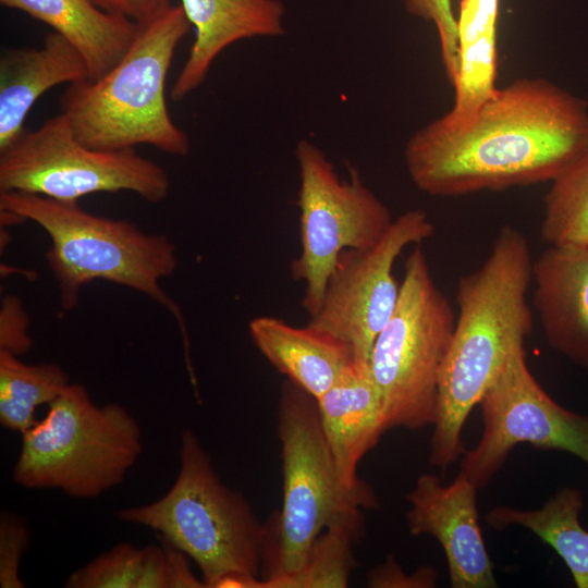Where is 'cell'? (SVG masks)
Here are the masks:
<instances>
[{"label":"cell","mask_w":588,"mask_h":588,"mask_svg":"<svg viewBox=\"0 0 588 588\" xmlns=\"http://www.w3.org/2000/svg\"><path fill=\"white\" fill-rule=\"evenodd\" d=\"M588 148V102L546 78L497 88L471 120L442 117L409 137L414 185L436 197L552 182Z\"/></svg>","instance_id":"cell-1"},{"label":"cell","mask_w":588,"mask_h":588,"mask_svg":"<svg viewBox=\"0 0 588 588\" xmlns=\"http://www.w3.org/2000/svg\"><path fill=\"white\" fill-rule=\"evenodd\" d=\"M534 259L525 234L503 225L475 271L458 279V315L444 358L430 441L431 465L446 470L465 453L466 419L534 326L527 293Z\"/></svg>","instance_id":"cell-2"},{"label":"cell","mask_w":588,"mask_h":588,"mask_svg":"<svg viewBox=\"0 0 588 588\" xmlns=\"http://www.w3.org/2000/svg\"><path fill=\"white\" fill-rule=\"evenodd\" d=\"M0 210L4 220L33 221L50 237L46 257L64 310L73 309L82 286L95 280L145 294L177 322L193 375L183 314L161 287V280L172 275L177 267L175 246L167 236L146 233L127 220L93 215L77 203L23 192H0Z\"/></svg>","instance_id":"cell-3"},{"label":"cell","mask_w":588,"mask_h":588,"mask_svg":"<svg viewBox=\"0 0 588 588\" xmlns=\"http://www.w3.org/2000/svg\"><path fill=\"white\" fill-rule=\"evenodd\" d=\"M191 27L181 4L172 5L137 24L130 48L107 73L69 84L61 112L82 144L100 150L150 145L176 157L189 154L187 134L168 111L166 78L175 49Z\"/></svg>","instance_id":"cell-4"},{"label":"cell","mask_w":588,"mask_h":588,"mask_svg":"<svg viewBox=\"0 0 588 588\" xmlns=\"http://www.w3.org/2000/svg\"><path fill=\"white\" fill-rule=\"evenodd\" d=\"M283 494L267 525L260 573L262 588L298 573L319 535L338 525L364 528L363 510L379 506L367 483L348 488L338 475L318 413L317 400L290 380L278 406Z\"/></svg>","instance_id":"cell-5"},{"label":"cell","mask_w":588,"mask_h":588,"mask_svg":"<svg viewBox=\"0 0 588 588\" xmlns=\"http://www.w3.org/2000/svg\"><path fill=\"white\" fill-rule=\"evenodd\" d=\"M119 518L155 530L183 551L199 567L206 588L232 572L260 578L267 525L240 491L220 479L188 428L181 433L180 469L168 492L121 510Z\"/></svg>","instance_id":"cell-6"},{"label":"cell","mask_w":588,"mask_h":588,"mask_svg":"<svg viewBox=\"0 0 588 588\" xmlns=\"http://www.w3.org/2000/svg\"><path fill=\"white\" fill-rule=\"evenodd\" d=\"M48 413L22 433L13 481L96 499L119 486L143 453L142 429L122 405L99 406L87 389L70 383Z\"/></svg>","instance_id":"cell-7"},{"label":"cell","mask_w":588,"mask_h":588,"mask_svg":"<svg viewBox=\"0 0 588 588\" xmlns=\"http://www.w3.org/2000/svg\"><path fill=\"white\" fill-rule=\"evenodd\" d=\"M455 318L432 277L421 244L415 245L405 260L397 304L369 357L387 430L419 429L433 424L440 371Z\"/></svg>","instance_id":"cell-8"},{"label":"cell","mask_w":588,"mask_h":588,"mask_svg":"<svg viewBox=\"0 0 588 588\" xmlns=\"http://www.w3.org/2000/svg\"><path fill=\"white\" fill-rule=\"evenodd\" d=\"M170 189L164 168L135 149L100 150L82 144L62 112L0 150V192L77 203L94 193L128 191L160 203Z\"/></svg>","instance_id":"cell-9"},{"label":"cell","mask_w":588,"mask_h":588,"mask_svg":"<svg viewBox=\"0 0 588 588\" xmlns=\"http://www.w3.org/2000/svg\"><path fill=\"white\" fill-rule=\"evenodd\" d=\"M298 166L301 253L291 275L305 284L303 308L315 315L329 278L345 249L373 246L393 218L385 204L364 183L357 169L341 179L324 152L302 138L295 146Z\"/></svg>","instance_id":"cell-10"},{"label":"cell","mask_w":588,"mask_h":588,"mask_svg":"<svg viewBox=\"0 0 588 588\" xmlns=\"http://www.w3.org/2000/svg\"><path fill=\"white\" fill-rule=\"evenodd\" d=\"M479 406L482 434L463 454L460 470L478 490L518 444L569 453L588 467V416L560 405L546 392L528 368L525 350L507 360Z\"/></svg>","instance_id":"cell-11"},{"label":"cell","mask_w":588,"mask_h":588,"mask_svg":"<svg viewBox=\"0 0 588 588\" xmlns=\"http://www.w3.org/2000/svg\"><path fill=\"white\" fill-rule=\"evenodd\" d=\"M433 233L427 213L411 209L394 219L373 246L342 252L308 324L347 343L356 362L369 363L373 343L400 297L394 262L406 247Z\"/></svg>","instance_id":"cell-12"},{"label":"cell","mask_w":588,"mask_h":588,"mask_svg":"<svg viewBox=\"0 0 588 588\" xmlns=\"http://www.w3.org/2000/svg\"><path fill=\"white\" fill-rule=\"evenodd\" d=\"M477 491L461 473L450 485H443L436 475L422 474L406 497L411 535L438 540L453 588L498 587L479 523Z\"/></svg>","instance_id":"cell-13"},{"label":"cell","mask_w":588,"mask_h":588,"mask_svg":"<svg viewBox=\"0 0 588 588\" xmlns=\"http://www.w3.org/2000/svg\"><path fill=\"white\" fill-rule=\"evenodd\" d=\"M532 283L547 343L588 369V244L548 246L534 260Z\"/></svg>","instance_id":"cell-14"},{"label":"cell","mask_w":588,"mask_h":588,"mask_svg":"<svg viewBox=\"0 0 588 588\" xmlns=\"http://www.w3.org/2000/svg\"><path fill=\"white\" fill-rule=\"evenodd\" d=\"M195 28L187 60L172 88L171 100H183L206 79L217 57L230 45L284 34L281 0H181Z\"/></svg>","instance_id":"cell-15"},{"label":"cell","mask_w":588,"mask_h":588,"mask_svg":"<svg viewBox=\"0 0 588 588\" xmlns=\"http://www.w3.org/2000/svg\"><path fill=\"white\" fill-rule=\"evenodd\" d=\"M317 406L340 480L348 488L366 486L357 466L387 431L382 399L369 363L356 362L317 399Z\"/></svg>","instance_id":"cell-16"},{"label":"cell","mask_w":588,"mask_h":588,"mask_svg":"<svg viewBox=\"0 0 588 588\" xmlns=\"http://www.w3.org/2000/svg\"><path fill=\"white\" fill-rule=\"evenodd\" d=\"M88 77L79 50L56 32L40 48L5 49L0 58V150L25 131L26 115L44 93Z\"/></svg>","instance_id":"cell-17"},{"label":"cell","mask_w":588,"mask_h":588,"mask_svg":"<svg viewBox=\"0 0 588 588\" xmlns=\"http://www.w3.org/2000/svg\"><path fill=\"white\" fill-rule=\"evenodd\" d=\"M249 335L280 373L316 400L356 363L347 343L309 324L298 328L275 317L259 316L249 322Z\"/></svg>","instance_id":"cell-18"},{"label":"cell","mask_w":588,"mask_h":588,"mask_svg":"<svg viewBox=\"0 0 588 588\" xmlns=\"http://www.w3.org/2000/svg\"><path fill=\"white\" fill-rule=\"evenodd\" d=\"M49 25L70 40L87 64L88 79L107 73L127 51L137 24L108 13L90 0H0Z\"/></svg>","instance_id":"cell-19"},{"label":"cell","mask_w":588,"mask_h":588,"mask_svg":"<svg viewBox=\"0 0 588 588\" xmlns=\"http://www.w3.org/2000/svg\"><path fill=\"white\" fill-rule=\"evenodd\" d=\"M499 0H463L457 20L458 70L455 100L442 115L450 124L468 122L498 88Z\"/></svg>","instance_id":"cell-20"},{"label":"cell","mask_w":588,"mask_h":588,"mask_svg":"<svg viewBox=\"0 0 588 588\" xmlns=\"http://www.w3.org/2000/svg\"><path fill=\"white\" fill-rule=\"evenodd\" d=\"M583 492L562 487L538 510L495 506L486 515L490 527L502 531L520 526L550 546L563 560L577 588H588V530L579 522Z\"/></svg>","instance_id":"cell-21"},{"label":"cell","mask_w":588,"mask_h":588,"mask_svg":"<svg viewBox=\"0 0 588 588\" xmlns=\"http://www.w3.org/2000/svg\"><path fill=\"white\" fill-rule=\"evenodd\" d=\"M70 384L69 375L52 363L26 364L0 348V421L24 433L37 420L35 412L49 405Z\"/></svg>","instance_id":"cell-22"},{"label":"cell","mask_w":588,"mask_h":588,"mask_svg":"<svg viewBox=\"0 0 588 588\" xmlns=\"http://www.w3.org/2000/svg\"><path fill=\"white\" fill-rule=\"evenodd\" d=\"M551 183L540 234L548 246L588 244V148Z\"/></svg>","instance_id":"cell-23"},{"label":"cell","mask_w":588,"mask_h":588,"mask_svg":"<svg viewBox=\"0 0 588 588\" xmlns=\"http://www.w3.org/2000/svg\"><path fill=\"white\" fill-rule=\"evenodd\" d=\"M364 528L346 525L324 529L315 540L303 568L274 588H344L355 565L353 544Z\"/></svg>","instance_id":"cell-24"},{"label":"cell","mask_w":588,"mask_h":588,"mask_svg":"<svg viewBox=\"0 0 588 588\" xmlns=\"http://www.w3.org/2000/svg\"><path fill=\"white\" fill-rule=\"evenodd\" d=\"M143 548L121 542L74 571L68 588H136L140 574Z\"/></svg>","instance_id":"cell-25"},{"label":"cell","mask_w":588,"mask_h":588,"mask_svg":"<svg viewBox=\"0 0 588 588\" xmlns=\"http://www.w3.org/2000/svg\"><path fill=\"white\" fill-rule=\"evenodd\" d=\"M406 11L436 25L441 58L449 81L453 84L458 70L457 20L450 0H403Z\"/></svg>","instance_id":"cell-26"},{"label":"cell","mask_w":588,"mask_h":588,"mask_svg":"<svg viewBox=\"0 0 588 588\" xmlns=\"http://www.w3.org/2000/svg\"><path fill=\"white\" fill-rule=\"evenodd\" d=\"M29 529L23 518L10 512L0 517V586L2 588H23L20 563L28 548Z\"/></svg>","instance_id":"cell-27"},{"label":"cell","mask_w":588,"mask_h":588,"mask_svg":"<svg viewBox=\"0 0 588 588\" xmlns=\"http://www.w3.org/2000/svg\"><path fill=\"white\" fill-rule=\"evenodd\" d=\"M438 572L433 566H420L406 574L393 555L372 568L367 576L371 588H432L438 583Z\"/></svg>","instance_id":"cell-28"},{"label":"cell","mask_w":588,"mask_h":588,"mask_svg":"<svg viewBox=\"0 0 588 588\" xmlns=\"http://www.w3.org/2000/svg\"><path fill=\"white\" fill-rule=\"evenodd\" d=\"M28 318L15 296H7L0 313V348L21 355L29 351L33 341L27 334Z\"/></svg>","instance_id":"cell-29"},{"label":"cell","mask_w":588,"mask_h":588,"mask_svg":"<svg viewBox=\"0 0 588 588\" xmlns=\"http://www.w3.org/2000/svg\"><path fill=\"white\" fill-rule=\"evenodd\" d=\"M99 9L126 17L136 24L149 22L172 5L170 0H90Z\"/></svg>","instance_id":"cell-30"},{"label":"cell","mask_w":588,"mask_h":588,"mask_svg":"<svg viewBox=\"0 0 588 588\" xmlns=\"http://www.w3.org/2000/svg\"><path fill=\"white\" fill-rule=\"evenodd\" d=\"M167 559L168 588H206L188 565V556L179 548L162 540Z\"/></svg>","instance_id":"cell-31"},{"label":"cell","mask_w":588,"mask_h":588,"mask_svg":"<svg viewBox=\"0 0 588 588\" xmlns=\"http://www.w3.org/2000/svg\"><path fill=\"white\" fill-rule=\"evenodd\" d=\"M136 588H168L166 552L162 547L143 548L140 574Z\"/></svg>","instance_id":"cell-32"},{"label":"cell","mask_w":588,"mask_h":588,"mask_svg":"<svg viewBox=\"0 0 588 588\" xmlns=\"http://www.w3.org/2000/svg\"><path fill=\"white\" fill-rule=\"evenodd\" d=\"M211 588H262V581L250 574L232 572L218 578Z\"/></svg>","instance_id":"cell-33"}]
</instances>
